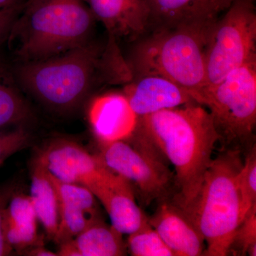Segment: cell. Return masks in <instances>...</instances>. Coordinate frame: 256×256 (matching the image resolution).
<instances>
[{"label": "cell", "mask_w": 256, "mask_h": 256, "mask_svg": "<svg viewBox=\"0 0 256 256\" xmlns=\"http://www.w3.org/2000/svg\"><path fill=\"white\" fill-rule=\"evenodd\" d=\"M14 76L30 95L60 114L77 110L98 88L132 79L119 42L108 34L48 58L18 62Z\"/></svg>", "instance_id": "obj_1"}, {"label": "cell", "mask_w": 256, "mask_h": 256, "mask_svg": "<svg viewBox=\"0 0 256 256\" xmlns=\"http://www.w3.org/2000/svg\"><path fill=\"white\" fill-rule=\"evenodd\" d=\"M134 130L174 166L172 200L186 210L200 193L218 142L210 112L196 102L166 109L138 118Z\"/></svg>", "instance_id": "obj_2"}, {"label": "cell", "mask_w": 256, "mask_h": 256, "mask_svg": "<svg viewBox=\"0 0 256 256\" xmlns=\"http://www.w3.org/2000/svg\"><path fill=\"white\" fill-rule=\"evenodd\" d=\"M212 25L146 32L132 42L126 58L132 78L144 75L164 77L186 90L202 105L206 89L205 46Z\"/></svg>", "instance_id": "obj_3"}, {"label": "cell", "mask_w": 256, "mask_h": 256, "mask_svg": "<svg viewBox=\"0 0 256 256\" xmlns=\"http://www.w3.org/2000/svg\"><path fill=\"white\" fill-rule=\"evenodd\" d=\"M96 22L84 0H28L8 40L18 62L44 60L92 40Z\"/></svg>", "instance_id": "obj_4"}, {"label": "cell", "mask_w": 256, "mask_h": 256, "mask_svg": "<svg viewBox=\"0 0 256 256\" xmlns=\"http://www.w3.org/2000/svg\"><path fill=\"white\" fill-rule=\"evenodd\" d=\"M242 156L239 152L222 150L206 170L195 201L182 208L204 239V256L228 255L236 230L248 212L238 186Z\"/></svg>", "instance_id": "obj_5"}, {"label": "cell", "mask_w": 256, "mask_h": 256, "mask_svg": "<svg viewBox=\"0 0 256 256\" xmlns=\"http://www.w3.org/2000/svg\"><path fill=\"white\" fill-rule=\"evenodd\" d=\"M202 106L210 108L222 150L242 154L250 150L255 146L256 60L207 88Z\"/></svg>", "instance_id": "obj_6"}, {"label": "cell", "mask_w": 256, "mask_h": 256, "mask_svg": "<svg viewBox=\"0 0 256 256\" xmlns=\"http://www.w3.org/2000/svg\"><path fill=\"white\" fill-rule=\"evenodd\" d=\"M99 146L98 156L104 164L132 185L143 206L174 198V174L166 160L142 134L134 130L126 140Z\"/></svg>", "instance_id": "obj_7"}, {"label": "cell", "mask_w": 256, "mask_h": 256, "mask_svg": "<svg viewBox=\"0 0 256 256\" xmlns=\"http://www.w3.org/2000/svg\"><path fill=\"white\" fill-rule=\"evenodd\" d=\"M254 2V0H234L212 25L205 46L206 89L214 86L235 69L256 60Z\"/></svg>", "instance_id": "obj_8"}, {"label": "cell", "mask_w": 256, "mask_h": 256, "mask_svg": "<svg viewBox=\"0 0 256 256\" xmlns=\"http://www.w3.org/2000/svg\"><path fill=\"white\" fill-rule=\"evenodd\" d=\"M34 160L57 180L85 186L95 196L117 176L100 156L64 138L47 141L36 152Z\"/></svg>", "instance_id": "obj_9"}, {"label": "cell", "mask_w": 256, "mask_h": 256, "mask_svg": "<svg viewBox=\"0 0 256 256\" xmlns=\"http://www.w3.org/2000/svg\"><path fill=\"white\" fill-rule=\"evenodd\" d=\"M87 118L99 144L126 140L132 136L138 120L122 92L94 97L88 107Z\"/></svg>", "instance_id": "obj_10"}, {"label": "cell", "mask_w": 256, "mask_h": 256, "mask_svg": "<svg viewBox=\"0 0 256 256\" xmlns=\"http://www.w3.org/2000/svg\"><path fill=\"white\" fill-rule=\"evenodd\" d=\"M146 1L150 11V31L181 26H212L234 0Z\"/></svg>", "instance_id": "obj_11"}, {"label": "cell", "mask_w": 256, "mask_h": 256, "mask_svg": "<svg viewBox=\"0 0 256 256\" xmlns=\"http://www.w3.org/2000/svg\"><path fill=\"white\" fill-rule=\"evenodd\" d=\"M148 222L174 256H204V239L193 222L172 198L158 202Z\"/></svg>", "instance_id": "obj_12"}, {"label": "cell", "mask_w": 256, "mask_h": 256, "mask_svg": "<svg viewBox=\"0 0 256 256\" xmlns=\"http://www.w3.org/2000/svg\"><path fill=\"white\" fill-rule=\"evenodd\" d=\"M96 21L107 34L118 42H134L149 30V5L146 0H84Z\"/></svg>", "instance_id": "obj_13"}, {"label": "cell", "mask_w": 256, "mask_h": 256, "mask_svg": "<svg viewBox=\"0 0 256 256\" xmlns=\"http://www.w3.org/2000/svg\"><path fill=\"white\" fill-rule=\"evenodd\" d=\"M122 92L138 118L196 102L178 84L156 75L133 77L124 84Z\"/></svg>", "instance_id": "obj_14"}, {"label": "cell", "mask_w": 256, "mask_h": 256, "mask_svg": "<svg viewBox=\"0 0 256 256\" xmlns=\"http://www.w3.org/2000/svg\"><path fill=\"white\" fill-rule=\"evenodd\" d=\"M36 214L31 198L15 188L3 215L5 240L14 254H23L28 249L44 244L37 230Z\"/></svg>", "instance_id": "obj_15"}, {"label": "cell", "mask_w": 256, "mask_h": 256, "mask_svg": "<svg viewBox=\"0 0 256 256\" xmlns=\"http://www.w3.org/2000/svg\"><path fill=\"white\" fill-rule=\"evenodd\" d=\"M108 214L112 226L122 234H132L149 225L148 217L136 202L132 185L121 176L96 196Z\"/></svg>", "instance_id": "obj_16"}, {"label": "cell", "mask_w": 256, "mask_h": 256, "mask_svg": "<svg viewBox=\"0 0 256 256\" xmlns=\"http://www.w3.org/2000/svg\"><path fill=\"white\" fill-rule=\"evenodd\" d=\"M58 246L60 256H122L127 254L128 248L122 234L100 218Z\"/></svg>", "instance_id": "obj_17"}, {"label": "cell", "mask_w": 256, "mask_h": 256, "mask_svg": "<svg viewBox=\"0 0 256 256\" xmlns=\"http://www.w3.org/2000/svg\"><path fill=\"white\" fill-rule=\"evenodd\" d=\"M31 180L30 196L37 220L47 237L53 240L60 222V203L46 170L34 160L32 163Z\"/></svg>", "instance_id": "obj_18"}, {"label": "cell", "mask_w": 256, "mask_h": 256, "mask_svg": "<svg viewBox=\"0 0 256 256\" xmlns=\"http://www.w3.org/2000/svg\"><path fill=\"white\" fill-rule=\"evenodd\" d=\"M31 108L14 88L0 82V129L24 126L33 119Z\"/></svg>", "instance_id": "obj_19"}, {"label": "cell", "mask_w": 256, "mask_h": 256, "mask_svg": "<svg viewBox=\"0 0 256 256\" xmlns=\"http://www.w3.org/2000/svg\"><path fill=\"white\" fill-rule=\"evenodd\" d=\"M46 173L54 188L58 203L80 208L94 216H100L96 197L88 188L82 185L64 182L47 171Z\"/></svg>", "instance_id": "obj_20"}, {"label": "cell", "mask_w": 256, "mask_h": 256, "mask_svg": "<svg viewBox=\"0 0 256 256\" xmlns=\"http://www.w3.org/2000/svg\"><path fill=\"white\" fill-rule=\"evenodd\" d=\"M100 218L80 208L60 203V222L53 240L58 245L68 242Z\"/></svg>", "instance_id": "obj_21"}, {"label": "cell", "mask_w": 256, "mask_h": 256, "mask_svg": "<svg viewBox=\"0 0 256 256\" xmlns=\"http://www.w3.org/2000/svg\"><path fill=\"white\" fill-rule=\"evenodd\" d=\"M127 246L134 256H174L150 224L130 234Z\"/></svg>", "instance_id": "obj_22"}, {"label": "cell", "mask_w": 256, "mask_h": 256, "mask_svg": "<svg viewBox=\"0 0 256 256\" xmlns=\"http://www.w3.org/2000/svg\"><path fill=\"white\" fill-rule=\"evenodd\" d=\"M256 256V204L250 208L236 230L228 255Z\"/></svg>", "instance_id": "obj_23"}, {"label": "cell", "mask_w": 256, "mask_h": 256, "mask_svg": "<svg viewBox=\"0 0 256 256\" xmlns=\"http://www.w3.org/2000/svg\"><path fill=\"white\" fill-rule=\"evenodd\" d=\"M238 186L246 210L256 204V146L246 153L242 169L238 173Z\"/></svg>", "instance_id": "obj_24"}, {"label": "cell", "mask_w": 256, "mask_h": 256, "mask_svg": "<svg viewBox=\"0 0 256 256\" xmlns=\"http://www.w3.org/2000/svg\"><path fill=\"white\" fill-rule=\"evenodd\" d=\"M33 138L24 126L0 132V166L10 156L31 146Z\"/></svg>", "instance_id": "obj_25"}, {"label": "cell", "mask_w": 256, "mask_h": 256, "mask_svg": "<svg viewBox=\"0 0 256 256\" xmlns=\"http://www.w3.org/2000/svg\"><path fill=\"white\" fill-rule=\"evenodd\" d=\"M15 188L16 185L12 182L0 185V256H11L14 254V252L5 240L3 230V215Z\"/></svg>", "instance_id": "obj_26"}, {"label": "cell", "mask_w": 256, "mask_h": 256, "mask_svg": "<svg viewBox=\"0 0 256 256\" xmlns=\"http://www.w3.org/2000/svg\"><path fill=\"white\" fill-rule=\"evenodd\" d=\"M25 3H20L0 10V43L8 38L16 18L24 8Z\"/></svg>", "instance_id": "obj_27"}, {"label": "cell", "mask_w": 256, "mask_h": 256, "mask_svg": "<svg viewBox=\"0 0 256 256\" xmlns=\"http://www.w3.org/2000/svg\"><path fill=\"white\" fill-rule=\"evenodd\" d=\"M25 255L33 256H56L57 254L47 250L44 244L36 246L24 252Z\"/></svg>", "instance_id": "obj_28"}, {"label": "cell", "mask_w": 256, "mask_h": 256, "mask_svg": "<svg viewBox=\"0 0 256 256\" xmlns=\"http://www.w3.org/2000/svg\"><path fill=\"white\" fill-rule=\"evenodd\" d=\"M28 0H0V10L13 5L26 2Z\"/></svg>", "instance_id": "obj_29"}]
</instances>
